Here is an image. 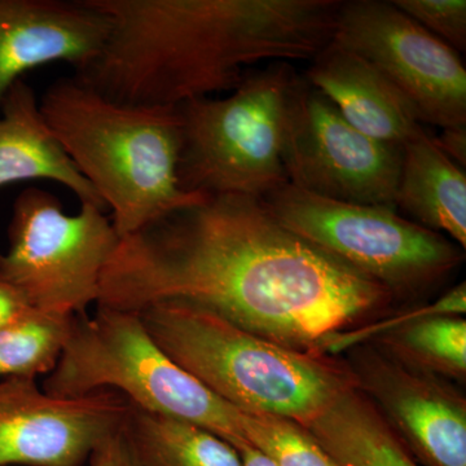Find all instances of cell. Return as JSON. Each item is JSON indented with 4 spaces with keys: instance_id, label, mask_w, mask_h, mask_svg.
Instances as JSON below:
<instances>
[{
    "instance_id": "cell-1",
    "label": "cell",
    "mask_w": 466,
    "mask_h": 466,
    "mask_svg": "<svg viewBox=\"0 0 466 466\" xmlns=\"http://www.w3.org/2000/svg\"><path fill=\"white\" fill-rule=\"evenodd\" d=\"M189 303L296 351L334 355L395 311L381 285L281 226L262 201L207 196L119 238L96 306Z\"/></svg>"
},
{
    "instance_id": "cell-2",
    "label": "cell",
    "mask_w": 466,
    "mask_h": 466,
    "mask_svg": "<svg viewBox=\"0 0 466 466\" xmlns=\"http://www.w3.org/2000/svg\"><path fill=\"white\" fill-rule=\"evenodd\" d=\"M109 20L76 76L109 99L177 108L232 92L260 63L309 61L332 42L341 0H88Z\"/></svg>"
},
{
    "instance_id": "cell-3",
    "label": "cell",
    "mask_w": 466,
    "mask_h": 466,
    "mask_svg": "<svg viewBox=\"0 0 466 466\" xmlns=\"http://www.w3.org/2000/svg\"><path fill=\"white\" fill-rule=\"evenodd\" d=\"M39 104L58 143L112 211L119 238L207 198L179 186L177 108L109 99L78 76L58 79Z\"/></svg>"
},
{
    "instance_id": "cell-4",
    "label": "cell",
    "mask_w": 466,
    "mask_h": 466,
    "mask_svg": "<svg viewBox=\"0 0 466 466\" xmlns=\"http://www.w3.org/2000/svg\"><path fill=\"white\" fill-rule=\"evenodd\" d=\"M137 314L177 366L241 412L281 416L306 428L357 388L345 359L284 348L198 306L167 300Z\"/></svg>"
},
{
    "instance_id": "cell-5",
    "label": "cell",
    "mask_w": 466,
    "mask_h": 466,
    "mask_svg": "<svg viewBox=\"0 0 466 466\" xmlns=\"http://www.w3.org/2000/svg\"><path fill=\"white\" fill-rule=\"evenodd\" d=\"M75 317L43 390L58 398L116 391L153 415L201 426L233 447L248 443L241 410L177 366L147 332L137 312L100 308Z\"/></svg>"
},
{
    "instance_id": "cell-6",
    "label": "cell",
    "mask_w": 466,
    "mask_h": 466,
    "mask_svg": "<svg viewBox=\"0 0 466 466\" xmlns=\"http://www.w3.org/2000/svg\"><path fill=\"white\" fill-rule=\"evenodd\" d=\"M297 72L269 63L226 97L177 106L182 119L177 179L196 195L263 198L288 184L283 164L285 118Z\"/></svg>"
},
{
    "instance_id": "cell-7",
    "label": "cell",
    "mask_w": 466,
    "mask_h": 466,
    "mask_svg": "<svg viewBox=\"0 0 466 466\" xmlns=\"http://www.w3.org/2000/svg\"><path fill=\"white\" fill-rule=\"evenodd\" d=\"M259 200L285 228L381 285L397 303L431 293L464 262L459 245L397 208L329 200L289 183Z\"/></svg>"
},
{
    "instance_id": "cell-8",
    "label": "cell",
    "mask_w": 466,
    "mask_h": 466,
    "mask_svg": "<svg viewBox=\"0 0 466 466\" xmlns=\"http://www.w3.org/2000/svg\"><path fill=\"white\" fill-rule=\"evenodd\" d=\"M106 211L81 204L79 213L69 216L56 196L24 189L12 208L0 278L34 309L85 315L99 302L101 276L119 242Z\"/></svg>"
},
{
    "instance_id": "cell-9",
    "label": "cell",
    "mask_w": 466,
    "mask_h": 466,
    "mask_svg": "<svg viewBox=\"0 0 466 466\" xmlns=\"http://www.w3.org/2000/svg\"><path fill=\"white\" fill-rule=\"evenodd\" d=\"M403 147L370 139L303 76L291 85L283 164L300 191L348 204L395 207Z\"/></svg>"
},
{
    "instance_id": "cell-10",
    "label": "cell",
    "mask_w": 466,
    "mask_h": 466,
    "mask_svg": "<svg viewBox=\"0 0 466 466\" xmlns=\"http://www.w3.org/2000/svg\"><path fill=\"white\" fill-rule=\"evenodd\" d=\"M332 43L379 70L410 104L420 124L466 126V70L459 52L392 2H342Z\"/></svg>"
},
{
    "instance_id": "cell-11",
    "label": "cell",
    "mask_w": 466,
    "mask_h": 466,
    "mask_svg": "<svg viewBox=\"0 0 466 466\" xmlns=\"http://www.w3.org/2000/svg\"><path fill=\"white\" fill-rule=\"evenodd\" d=\"M130 407L116 391L58 398L33 379L0 380V466H84Z\"/></svg>"
},
{
    "instance_id": "cell-12",
    "label": "cell",
    "mask_w": 466,
    "mask_h": 466,
    "mask_svg": "<svg viewBox=\"0 0 466 466\" xmlns=\"http://www.w3.org/2000/svg\"><path fill=\"white\" fill-rule=\"evenodd\" d=\"M355 385L424 466H466V398L456 383L417 372L370 343L346 350Z\"/></svg>"
},
{
    "instance_id": "cell-13",
    "label": "cell",
    "mask_w": 466,
    "mask_h": 466,
    "mask_svg": "<svg viewBox=\"0 0 466 466\" xmlns=\"http://www.w3.org/2000/svg\"><path fill=\"white\" fill-rule=\"evenodd\" d=\"M109 20L88 0H0V101L29 70L67 63L76 72L99 56Z\"/></svg>"
},
{
    "instance_id": "cell-14",
    "label": "cell",
    "mask_w": 466,
    "mask_h": 466,
    "mask_svg": "<svg viewBox=\"0 0 466 466\" xmlns=\"http://www.w3.org/2000/svg\"><path fill=\"white\" fill-rule=\"evenodd\" d=\"M465 283L428 306L398 312L354 334L401 366L453 383L466 380Z\"/></svg>"
},
{
    "instance_id": "cell-15",
    "label": "cell",
    "mask_w": 466,
    "mask_h": 466,
    "mask_svg": "<svg viewBox=\"0 0 466 466\" xmlns=\"http://www.w3.org/2000/svg\"><path fill=\"white\" fill-rule=\"evenodd\" d=\"M303 76L370 139L403 147L424 130L410 104L379 70L332 42Z\"/></svg>"
},
{
    "instance_id": "cell-16",
    "label": "cell",
    "mask_w": 466,
    "mask_h": 466,
    "mask_svg": "<svg viewBox=\"0 0 466 466\" xmlns=\"http://www.w3.org/2000/svg\"><path fill=\"white\" fill-rule=\"evenodd\" d=\"M36 179L61 184L81 204L106 210L52 133L32 86L18 79L0 101V187Z\"/></svg>"
},
{
    "instance_id": "cell-17",
    "label": "cell",
    "mask_w": 466,
    "mask_h": 466,
    "mask_svg": "<svg viewBox=\"0 0 466 466\" xmlns=\"http://www.w3.org/2000/svg\"><path fill=\"white\" fill-rule=\"evenodd\" d=\"M395 207L413 222L466 247V174L426 131L403 146Z\"/></svg>"
},
{
    "instance_id": "cell-18",
    "label": "cell",
    "mask_w": 466,
    "mask_h": 466,
    "mask_svg": "<svg viewBox=\"0 0 466 466\" xmlns=\"http://www.w3.org/2000/svg\"><path fill=\"white\" fill-rule=\"evenodd\" d=\"M306 429L339 466H420L357 388L342 392Z\"/></svg>"
},
{
    "instance_id": "cell-19",
    "label": "cell",
    "mask_w": 466,
    "mask_h": 466,
    "mask_svg": "<svg viewBox=\"0 0 466 466\" xmlns=\"http://www.w3.org/2000/svg\"><path fill=\"white\" fill-rule=\"evenodd\" d=\"M124 431L139 466H242L235 447L217 434L133 404Z\"/></svg>"
},
{
    "instance_id": "cell-20",
    "label": "cell",
    "mask_w": 466,
    "mask_h": 466,
    "mask_svg": "<svg viewBox=\"0 0 466 466\" xmlns=\"http://www.w3.org/2000/svg\"><path fill=\"white\" fill-rule=\"evenodd\" d=\"M75 317L30 309L0 330V380L50 375L66 346Z\"/></svg>"
},
{
    "instance_id": "cell-21",
    "label": "cell",
    "mask_w": 466,
    "mask_h": 466,
    "mask_svg": "<svg viewBox=\"0 0 466 466\" xmlns=\"http://www.w3.org/2000/svg\"><path fill=\"white\" fill-rule=\"evenodd\" d=\"M245 441L278 466H339L305 426L268 413L241 412Z\"/></svg>"
},
{
    "instance_id": "cell-22",
    "label": "cell",
    "mask_w": 466,
    "mask_h": 466,
    "mask_svg": "<svg viewBox=\"0 0 466 466\" xmlns=\"http://www.w3.org/2000/svg\"><path fill=\"white\" fill-rule=\"evenodd\" d=\"M419 25L456 52L466 50L465 0H391Z\"/></svg>"
},
{
    "instance_id": "cell-23",
    "label": "cell",
    "mask_w": 466,
    "mask_h": 466,
    "mask_svg": "<svg viewBox=\"0 0 466 466\" xmlns=\"http://www.w3.org/2000/svg\"><path fill=\"white\" fill-rule=\"evenodd\" d=\"M88 461L91 466H139L126 437L124 425L95 447Z\"/></svg>"
},
{
    "instance_id": "cell-24",
    "label": "cell",
    "mask_w": 466,
    "mask_h": 466,
    "mask_svg": "<svg viewBox=\"0 0 466 466\" xmlns=\"http://www.w3.org/2000/svg\"><path fill=\"white\" fill-rule=\"evenodd\" d=\"M32 309L16 288L0 278V330Z\"/></svg>"
},
{
    "instance_id": "cell-25",
    "label": "cell",
    "mask_w": 466,
    "mask_h": 466,
    "mask_svg": "<svg viewBox=\"0 0 466 466\" xmlns=\"http://www.w3.org/2000/svg\"><path fill=\"white\" fill-rule=\"evenodd\" d=\"M435 146L438 147L460 167H466V126L459 127L441 128L440 137H433Z\"/></svg>"
},
{
    "instance_id": "cell-26",
    "label": "cell",
    "mask_w": 466,
    "mask_h": 466,
    "mask_svg": "<svg viewBox=\"0 0 466 466\" xmlns=\"http://www.w3.org/2000/svg\"><path fill=\"white\" fill-rule=\"evenodd\" d=\"M235 449L240 455L242 466H278L271 459L267 458L249 443L238 444Z\"/></svg>"
},
{
    "instance_id": "cell-27",
    "label": "cell",
    "mask_w": 466,
    "mask_h": 466,
    "mask_svg": "<svg viewBox=\"0 0 466 466\" xmlns=\"http://www.w3.org/2000/svg\"><path fill=\"white\" fill-rule=\"evenodd\" d=\"M2 258H3V253H2V251H0V260H2Z\"/></svg>"
}]
</instances>
